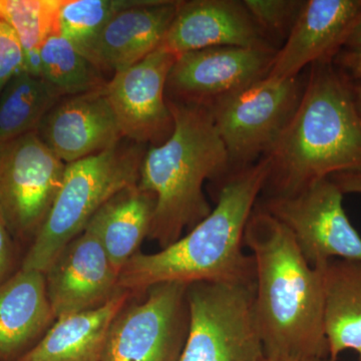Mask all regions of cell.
<instances>
[{
	"label": "cell",
	"instance_id": "1",
	"mask_svg": "<svg viewBox=\"0 0 361 361\" xmlns=\"http://www.w3.org/2000/svg\"><path fill=\"white\" fill-rule=\"evenodd\" d=\"M269 172L264 157L230 173L205 219L161 251L135 254L121 271L118 288L142 297L164 283H255V263L244 252V235Z\"/></svg>",
	"mask_w": 361,
	"mask_h": 361
},
{
	"label": "cell",
	"instance_id": "2",
	"mask_svg": "<svg viewBox=\"0 0 361 361\" xmlns=\"http://www.w3.org/2000/svg\"><path fill=\"white\" fill-rule=\"evenodd\" d=\"M244 243L255 263L254 310L266 357L329 360L324 267L308 264L291 233L257 205Z\"/></svg>",
	"mask_w": 361,
	"mask_h": 361
},
{
	"label": "cell",
	"instance_id": "3",
	"mask_svg": "<svg viewBox=\"0 0 361 361\" xmlns=\"http://www.w3.org/2000/svg\"><path fill=\"white\" fill-rule=\"evenodd\" d=\"M266 197L289 196L339 173L361 170V116L353 82L334 61L311 66L293 116L265 156Z\"/></svg>",
	"mask_w": 361,
	"mask_h": 361
},
{
	"label": "cell",
	"instance_id": "4",
	"mask_svg": "<svg viewBox=\"0 0 361 361\" xmlns=\"http://www.w3.org/2000/svg\"><path fill=\"white\" fill-rule=\"evenodd\" d=\"M168 104L174 130L164 144L147 149L139 180L156 199L149 238L161 248L212 211L203 192L205 180L224 179L232 172L210 109L171 99Z\"/></svg>",
	"mask_w": 361,
	"mask_h": 361
},
{
	"label": "cell",
	"instance_id": "5",
	"mask_svg": "<svg viewBox=\"0 0 361 361\" xmlns=\"http://www.w3.org/2000/svg\"><path fill=\"white\" fill-rule=\"evenodd\" d=\"M146 152V145L122 140L106 151L66 164L58 196L26 252L21 269L44 273L106 202L139 183Z\"/></svg>",
	"mask_w": 361,
	"mask_h": 361
},
{
	"label": "cell",
	"instance_id": "6",
	"mask_svg": "<svg viewBox=\"0 0 361 361\" xmlns=\"http://www.w3.org/2000/svg\"><path fill=\"white\" fill-rule=\"evenodd\" d=\"M255 283L188 285L189 329L179 361H261Z\"/></svg>",
	"mask_w": 361,
	"mask_h": 361
},
{
	"label": "cell",
	"instance_id": "7",
	"mask_svg": "<svg viewBox=\"0 0 361 361\" xmlns=\"http://www.w3.org/2000/svg\"><path fill=\"white\" fill-rule=\"evenodd\" d=\"M304 87L299 75L282 80L267 77L209 108L232 172L269 153L293 116Z\"/></svg>",
	"mask_w": 361,
	"mask_h": 361
},
{
	"label": "cell",
	"instance_id": "8",
	"mask_svg": "<svg viewBox=\"0 0 361 361\" xmlns=\"http://www.w3.org/2000/svg\"><path fill=\"white\" fill-rule=\"evenodd\" d=\"M66 164L37 130L0 145V217L13 239H35L56 200Z\"/></svg>",
	"mask_w": 361,
	"mask_h": 361
},
{
	"label": "cell",
	"instance_id": "9",
	"mask_svg": "<svg viewBox=\"0 0 361 361\" xmlns=\"http://www.w3.org/2000/svg\"><path fill=\"white\" fill-rule=\"evenodd\" d=\"M341 190L330 178L289 196L266 197L257 206L291 233L308 264L334 259L361 261V236L343 208Z\"/></svg>",
	"mask_w": 361,
	"mask_h": 361
},
{
	"label": "cell",
	"instance_id": "10",
	"mask_svg": "<svg viewBox=\"0 0 361 361\" xmlns=\"http://www.w3.org/2000/svg\"><path fill=\"white\" fill-rule=\"evenodd\" d=\"M187 286L151 287L111 324L102 361H179L189 329Z\"/></svg>",
	"mask_w": 361,
	"mask_h": 361
},
{
	"label": "cell",
	"instance_id": "11",
	"mask_svg": "<svg viewBox=\"0 0 361 361\" xmlns=\"http://www.w3.org/2000/svg\"><path fill=\"white\" fill-rule=\"evenodd\" d=\"M176 59L161 44L139 63L114 73L106 92L125 139L160 146L172 135L174 118L166 87Z\"/></svg>",
	"mask_w": 361,
	"mask_h": 361
},
{
	"label": "cell",
	"instance_id": "12",
	"mask_svg": "<svg viewBox=\"0 0 361 361\" xmlns=\"http://www.w3.org/2000/svg\"><path fill=\"white\" fill-rule=\"evenodd\" d=\"M277 51L218 47L180 54L167 80V97L212 106L269 75Z\"/></svg>",
	"mask_w": 361,
	"mask_h": 361
},
{
	"label": "cell",
	"instance_id": "13",
	"mask_svg": "<svg viewBox=\"0 0 361 361\" xmlns=\"http://www.w3.org/2000/svg\"><path fill=\"white\" fill-rule=\"evenodd\" d=\"M44 274L56 319L99 307L121 291L120 273L90 226L63 249Z\"/></svg>",
	"mask_w": 361,
	"mask_h": 361
},
{
	"label": "cell",
	"instance_id": "14",
	"mask_svg": "<svg viewBox=\"0 0 361 361\" xmlns=\"http://www.w3.org/2000/svg\"><path fill=\"white\" fill-rule=\"evenodd\" d=\"M361 21V0H306L268 78L298 77L305 66L334 61Z\"/></svg>",
	"mask_w": 361,
	"mask_h": 361
},
{
	"label": "cell",
	"instance_id": "15",
	"mask_svg": "<svg viewBox=\"0 0 361 361\" xmlns=\"http://www.w3.org/2000/svg\"><path fill=\"white\" fill-rule=\"evenodd\" d=\"M161 45L176 56L218 47L278 51L238 0L180 1Z\"/></svg>",
	"mask_w": 361,
	"mask_h": 361
},
{
	"label": "cell",
	"instance_id": "16",
	"mask_svg": "<svg viewBox=\"0 0 361 361\" xmlns=\"http://www.w3.org/2000/svg\"><path fill=\"white\" fill-rule=\"evenodd\" d=\"M106 87L61 97L40 123L37 134L66 164L96 155L125 139Z\"/></svg>",
	"mask_w": 361,
	"mask_h": 361
},
{
	"label": "cell",
	"instance_id": "17",
	"mask_svg": "<svg viewBox=\"0 0 361 361\" xmlns=\"http://www.w3.org/2000/svg\"><path fill=\"white\" fill-rule=\"evenodd\" d=\"M179 4L178 0H141L114 16L82 54L103 73L139 63L160 47Z\"/></svg>",
	"mask_w": 361,
	"mask_h": 361
},
{
	"label": "cell",
	"instance_id": "18",
	"mask_svg": "<svg viewBox=\"0 0 361 361\" xmlns=\"http://www.w3.org/2000/svg\"><path fill=\"white\" fill-rule=\"evenodd\" d=\"M56 322L44 274L20 269L0 284V361H18Z\"/></svg>",
	"mask_w": 361,
	"mask_h": 361
},
{
	"label": "cell",
	"instance_id": "19",
	"mask_svg": "<svg viewBox=\"0 0 361 361\" xmlns=\"http://www.w3.org/2000/svg\"><path fill=\"white\" fill-rule=\"evenodd\" d=\"M132 298L121 290L99 307L56 318L18 361H102L111 324Z\"/></svg>",
	"mask_w": 361,
	"mask_h": 361
},
{
	"label": "cell",
	"instance_id": "20",
	"mask_svg": "<svg viewBox=\"0 0 361 361\" xmlns=\"http://www.w3.org/2000/svg\"><path fill=\"white\" fill-rule=\"evenodd\" d=\"M155 206V197L137 183L118 192L90 221L87 226L97 233L118 273L149 237Z\"/></svg>",
	"mask_w": 361,
	"mask_h": 361
},
{
	"label": "cell",
	"instance_id": "21",
	"mask_svg": "<svg viewBox=\"0 0 361 361\" xmlns=\"http://www.w3.org/2000/svg\"><path fill=\"white\" fill-rule=\"evenodd\" d=\"M323 287L329 360L353 350L361 361V261H329L323 268Z\"/></svg>",
	"mask_w": 361,
	"mask_h": 361
},
{
	"label": "cell",
	"instance_id": "22",
	"mask_svg": "<svg viewBox=\"0 0 361 361\" xmlns=\"http://www.w3.org/2000/svg\"><path fill=\"white\" fill-rule=\"evenodd\" d=\"M61 94L44 78L21 71L0 94V145L35 132Z\"/></svg>",
	"mask_w": 361,
	"mask_h": 361
},
{
	"label": "cell",
	"instance_id": "23",
	"mask_svg": "<svg viewBox=\"0 0 361 361\" xmlns=\"http://www.w3.org/2000/svg\"><path fill=\"white\" fill-rule=\"evenodd\" d=\"M40 56L42 78L63 97L103 90L108 85L103 71L61 35L45 40Z\"/></svg>",
	"mask_w": 361,
	"mask_h": 361
},
{
	"label": "cell",
	"instance_id": "24",
	"mask_svg": "<svg viewBox=\"0 0 361 361\" xmlns=\"http://www.w3.org/2000/svg\"><path fill=\"white\" fill-rule=\"evenodd\" d=\"M63 0H0V16L20 40L23 52L39 51L49 37L61 35Z\"/></svg>",
	"mask_w": 361,
	"mask_h": 361
},
{
	"label": "cell",
	"instance_id": "25",
	"mask_svg": "<svg viewBox=\"0 0 361 361\" xmlns=\"http://www.w3.org/2000/svg\"><path fill=\"white\" fill-rule=\"evenodd\" d=\"M141 0H63L59 11V30L78 51L102 32L109 21L123 9Z\"/></svg>",
	"mask_w": 361,
	"mask_h": 361
},
{
	"label": "cell",
	"instance_id": "26",
	"mask_svg": "<svg viewBox=\"0 0 361 361\" xmlns=\"http://www.w3.org/2000/svg\"><path fill=\"white\" fill-rule=\"evenodd\" d=\"M243 4L271 42L272 37L285 42L300 13L304 0H244Z\"/></svg>",
	"mask_w": 361,
	"mask_h": 361
},
{
	"label": "cell",
	"instance_id": "27",
	"mask_svg": "<svg viewBox=\"0 0 361 361\" xmlns=\"http://www.w3.org/2000/svg\"><path fill=\"white\" fill-rule=\"evenodd\" d=\"M25 52L16 32L0 20V94L14 75L23 71Z\"/></svg>",
	"mask_w": 361,
	"mask_h": 361
},
{
	"label": "cell",
	"instance_id": "28",
	"mask_svg": "<svg viewBox=\"0 0 361 361\" xmlns=\"http://www.w3.org/2000/svg\"><path fill=\"white\" fill-rule=\"evenodd\" d=\"M13 238L0 217V284L13 276Z\"/></svg>",
	"mask_w": 361,
	"mask_h": 361
},
{
	"label": "cell",
	"instance_id": "29",
	"mask_svg": "<svg viewBox=\"0 0 361 361\" xmlns=\"http://www.w3.org/2000/svg\"><path fill=\"white\" fill-rule=\"evenodd\" d=\"M334 61L349 80L361 82V54L344 51L339 52Z\"/></svg>",
	"mask_w": 361,
	"mask_h": 361
},
{
	"label": "cell",
	"instance_id": "30",
	"mask_svg": "<svg viewBox=\"0 0 361 361\" xmlns=\"http://www.w3.org/2000/svg\"><path fill=\"white\" fill-rule=\"evenodd\" d=\"M330 179L336 183L344 195H361V170L339 173V174L331 176Z\"/></svg>",
	"mask_w": 361,
	"mask_h": 361
},
{
	"label": "cell",
	"instance_id": "31",
	"mask_svg": "<svg viewBox=\"0 0 361 361\" xmlns=\"http://www.w3.org/2000/svg\"><path fill=\"white\" fill-rule=\"evenodd\" d=\"M344 51L361 54V21L344 45Z\"/></svg>",
	"mask_w": 361,
	"mask_h": 361
},
{
	"label": "cell",
	"instance_id": "32",
	"mask_svg": "<svg viewBox=\"0 0 361 361\" xmlns=\"http://www.w3.org/2000/svg\"><path fill=\"white\" fill-rule=\"evenodd\" d=\"M353 92L356 108H357L358 113H360L361 116V82H356L355 84V82H353Z\"/></svg>",
	"mask_w": 361,
	"mask_h": 361
},
{
	"label": "cell",
	"instance_id": "33",
	"mask_svg": "<svg viewBox=\"0 0 361 361\" xmlns=\"http://www.w3.org/2000/svg\"><path fill=\"white\" fill-rule=\"evenodd\" d=\"M261 361H331L329 358H275L265 357Z\"/></svg>",
	"mask_w": 361,
	"mask_h": 361
},
{
	"label": "cell",
	"instance_id": "34",
	"mask_svg": "<svg viewBox=\"0 0 361 361\" xmlns=\"http://www.w3.org/2000/svg\"><path fill=\"white\" fill-rule=\"evenodd\" d=\"M0 20H2L1 16H0Z\"/></svg>",
	"mask_w": 361,
	"mask_h": 361
}]
</instances>
